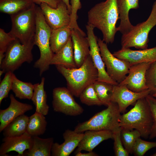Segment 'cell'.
I'll list each match as a JSON object with an SVG mask.
<instances>
[{"label": "cell", "instance_id": "7", "mask_svg": "<svg viewBox=\"0 0 156 156\" xmlns=\"http://www.w3.org/2000/svg\"><path fill=\"white\" fill-rule=\"evenodd\" d=\"M36 6L34 3L26 10L10 15L12 25L10 32L23 44L34 40L36 29Z\"/></svg>", "mask_w": 156, "mask_h": 156}, {"label": "cell", "instance_id": "21", "mask_svg": "<svg viewBox=\"0 0 156 156\" xmlns=\"http://www.w3.org/2000/svg\"><path fill=\"white\" fill-rule=\"evenodd\" d=\"M139 0H117L120 20L117 29L122 34L129 32L133 26L129 20V13L130 10L139 8Z\"/></svg>", "mask_w": 156, "mask_h": 156}, {"label": "cell", "instance_id": "30", "mask_svg": "<svg viewBox=\"0 0 156 156\" xmlns=\"http://www.w3.org/2000/svg\"><path fill=\"white\" fill-rule=\"evenodd\" d=\"M93 84L96 93L102 105L107 107L112 102L111 98L114 85L98 80Z\"/></svg>", "mask_w": 156, "mask_h": 156}, {"label": "cell", "instance_id": "18", "mask_svg": "<svg viewBox=\"0 0 156 156\" xmlns=\"http://www.w3.org/2000/svg\"><path fill=\"white\" fill-rule=\"evenodd\" d=\"M84 133L66 130L63 134L64 142L61 144L53 143L51 151L52 156H68L77 147Z\"/></svg>", "mask_w": 156, "mask_h": 156}, {"label": "cell", "instance_id": "2", "mask_svg": "<svg viewBox=\"0 0 156 156\" xmlns=\"http://www.w3.org/2000/svg\"><path fill=\"white\" fill-rule=\"evenodd\" d=\"M55 66L66 79L67 88L73 96L77 97H79L86 87L98 80V71L90 55L78 68L71 69L60 65Z\"/></svg>", "mask_w": 156, "mask_h": 156}, {"label": "cell", "instance_id": "8", "mask_svg": "<svg viewBox=\"0 0 156 156\" xmlns=\"http://www.w3.org/2000/svg\"><path fill=\"white\" fill-rule=\"evenodd\" d=\"M34 45V40L23 44L16 39L7 48L5 57L0 64L1 69L5 73L13 72L24 63H31L33 59L32 51Z\"/></svg>", "mask_w": 156, "mask_h": 156}, {"label": "cell", "instance_id": "20", "mask_svg": "<svg viewBox=\"0 0 156 156\" xmlns=\"http://www.w3.org/2000/svg\"><path fill=\"white\" fill-rule=\"evenodd\" d=\"M79 142L75 153L85 151H92L93 149L104 140L113 139V133L107 130H87Z\"/></svg>", "mask_w": 156, "mask_h": 156}, {"label": "cell", "instance_id": "44", "mask_svg": "<svg viewBox=\"0 0 156 156\" xmlns=\"http://www.w3.org/2000/svg\"><path fill=\"white\" fill-rule=\"evenodd\" d=\"M152 95L154 97L156 98V92L152 94Z\"/></svg>", "mask_w": 156, "mask_h": 156}, {"label": "cell", "instance_id": "6", "mask_svg": "<svg viewBox=\"0 0 156 156\" xmlns=\"http://www.w3.org/2000/svg\"><path fill=\"white\" fill-rule=\"evenodd\" d=\"M156 25V0L152 6L151 13L145 21L133 26L127 33L122 34L121 43L122 48L134 47L142 49L148 48V34Z\"/></svg>", "mask_w": 156, "mask_h": 156}, {"label": "cell", "instance_id": "11", "mask_svg": "<svg viewBox=\"0 0 156 156\" xmlns=\"http://www.w3.org/2000/svg\"><path fill=\"white\" fill-rule=\"evenodd\" d=\"M86 27L87 37L90 45V55L98 72L97 80L114 85H118V83L109 76L105 69V66L101 55L98 43V38L94 34V27L88 24H87Z\"/></svg>", "mask_w": 156, "mask_h": 156}, {"label": "cell", "instance_id": "10", "mask_svg": "<svg viewBox=\"0 0 156 156\" xmlns=\"http://www.w3.org/2000/svg\"><path fill=\"white\" fill-rule=\"evenodd\" d=\"M73 96L67 88L59 87L54 88L52 101L54 111L72 116L82 114L83 109L76 102Z\"/></svg>", "mask_w": 156, "mask_h": 156}, {"label": "cell", "instance_id": "28", "mask_svg": "<svg viewBox=\"0 0 156 156\" xmlns=\"http://www.w3.org/2000/svg\"><path fill=\"white\" fill-rule=\"evenodd\" d=\"M47 125L45 115L35 112L29 117L26 132L32 136L42 135L46 131Z\"/></svg>", "mask_w": 156, "mask_h": 156}, {"label": "cell", "instance_id": "13", "mask_svg": "<svg viewBox=\"0 0 156 156\" xmlns=\"http://www.w3.org/2000/svg\"><path fill=\"white\" fill-rule=\"evenodd\" d=\"M151 63L144 62L131 66L129 68L127 76L118 85L124 86L136 92L148 89L146 84L145 74Z\"/></svg>", "mask_w": 156, "mask_h": 156}, {"label": "cell", "instance_id": "14", "mask_svg": "<svg viewBox=\"0 0 156 156\" xmlns=\"http://www.w3.org/2000/svg\"><path fill=\"white\" fill-rule=\"evenodd\" d=\"M113 55L132 65L144 62L156 61V47L145 49L133 50L130 48H122L114 52Z\"/></svg>", "mask_w": 156, "mask_h": 156}, {"label": "cell", "instance_id": "23", "mask_svg": "<svg viewBox=\"0 0 156 156\" xmlns=\"http://www.w3.org/2000/svg\"><path fill=\"white\" fill-rule=\"evenodd\" d=\"M31 148L24 154L27 156H50L53 139L51 137L42 138L34 136Z\"/></svg>", "mask_w": 156, "mask_h": 156}, {"label": "cell", "instance_id": "5", "mask_svg": "<svg viewBox=\"0 0 156 156\" xmlns=\"http://www.w3.org/2000/svg\"><path fill=\"white\" fill-rule=\"evenodd\" d=\"M118 104L111 103L107 108L98 112L89 120L79 123L74 131L82 133L87 130H107L113 133L120 128L119 120L121 115Z\"/></svg>", "mask_w": 156, "mask_h": 156}, {"label": "cell", "instance_id": "35", "mask_svg": "<svg viewBox=\"0 0 156 156\" xmlns=\"http://www.w3.org/2000/svg\"><path fill=\"white\" fill-rule=\"evenodd\" d=\"M146 85L151 93L156 92V61L151 63L145 74Z\"/></svg>", "mask_w": 156, "mask_h": 156}, {"label": "cell", "instance_id": "17", "mask_svg": "<svg viewBox=\"0 0 156 156\" xmlns=\"http://www.w3.org/2000/svg\"><path fill=\"white\" fill-rule=\"evenodd\" d=\"M10 98L9 107L0 110V132L13 120L33 109L32 105L19 102L12 94L10 95Z\"/></svg>", "mask_w": 156, "mask_h": 156}, {"label": "cell", "instance_id": "19", "mask_svg": "<svg viewBox=\"0 0 156 156\" xmlns=\"http://www.w3.org/2000/svg\"><path fill=\"white\" fill-rule=\"evenodd\" d=\"M84 32L71 29V38L73 43L75 61L77 68L80 67L90 55V45Z\"/></svg>", "mask_w": 156, "mask_h": 156}, {"label": "cell", "instance_id": "22", "mask_svg": "<svg viewBox=\"0 0 156 156\" xmlns=\"http://www.w3.org/2000/svg\"><path fill=\"white\" fill-rule=\"evenodd\" d=\"M51 65H60L71 69L77 68L74 59L71 38L62 48L54 54Z\"/></svg>", "mask_w": 156, "mask_h": 156}, {"label": "cell", "instance_id": "34", "mask_svg": "<svg viewBox=\"0 0 156 156\" xmlns=\"http://www.w3.org/2000/svg\"><path fill=\"white\" fill-rule=\"evenodd\" d=\"M14 73L10 71L6 73L0 84V104L2 100L7 97L9 93L12 89L13 77Z\"/></svg>", "mask_w": 156, "mask_h": 156}, {"label": "cell", "instance_id": "33", "mask_svg": "<svg viewBox=\"0 0 156 156\" xmlns=\"http://www.w3.org/2000/svg\"><path fill=\"white\" fill-rule=\"evenodd\" d=\"M156 147V142H151L138 138L134 145L133 153L135 156H143L150 149Z\"/></svg>", "mask_w": 156, "mask_h": 156}, {"label": "cell", "instance_id": "42", "mask_svg": "<svg viewBox=\"0 0 156 156\" xmlns=\"http://www.w3.org/2000/svg\"><path fill=\"white\" fill-rule=\"evenodd\" d=\"M66 5L69 11L71 13V6L70 5L69 0H62Z\"/></svg>", "mask_w": 156, "mask_h": 156}, {"label": "cell", "instance_id": "3", "mask_svg": "<svg viewBox=\"0 0 156 156\" xmlns=\"http://www.w3.org/2000/svg\"><path fill=\"white\" fill-rule=\"evenodd\" d=\"M153 124L151 111L145 97L135 102L134 107L127 112L121 115L119 125L122 128L135 129L141 137H149Z\"/></svg>", "mask_w": 156, "mask_h": 156}, {"label": "cell", "instance_id": "4", "mask_svg": "<svg viewBox=\"0 0 156 156\" xmlns=\"http://www.w3.org/2000/svg\"><path fill=\"white\" fill-rule=\"evenodd\" d=\"M36 29L34 37L35 45L38 47L40 57L34 63V67L38 68L40 76L48 70L54 54L50 45L52 29L47 23L40 7L36 5Z\"/></svg>", "mask_w": 156, "mask_h": 156}, {"label": "cell", "instance_id": "36", "mask_svg": "<svg viewBox=\"0 0 156 156\" xmlns=\"http://www.w3.org/2000/svg\"><path fill=\"white\" fill-rule=\"evenodd\" d=\"M121 129L120 128L118 130L113 133L115 155L116 156H128L129 154L125 148L121 139Z\"/></svg>", "mask_w": 156, "mask_h": 156}, {"label": "cell", "instance_id": "26", "mask_svg": "<svg viewBox=\"0 0 156 156\" xmlns=\"http://www.w3.org/2000/svg\"><path fill=\"white\" fill-rule=\"evenodd\" d=\"M34 3L33 0H0V11L14 15L27 10Z\"/></svg>", "mask_w": 156, "mask_h": 156}, {"label": "cell", "instance_id": "12", "mask_svg": "<svg viewBox=\"0 0 156 156\" xmlns=\"http://www.w3.org/2000/svg\"><path fill=\"white\" fill-rule=\"evenodd\" d=\"M40 6L47 23L52 29L69 25L70 13L62 0L60 1L56 8L44 3Z\"/></svg>", "mask_w": 156, "mask_h": 156}, {"label": "cell", "instance_id": "29", "mask_svg": "<svg viewBox=\"0 0 156 156\" xmlns=\"http://www.w3.org/2000/svg\"><path fill=\"white\" fill-rule=\"evenodd\" d=\"M34 90V84L30 82H23L19 80L13 74L12 90L16 97L21 99L31 100Z\"/></svg>", "mask_w": 156, "mask_h": 156}, {"label": "cell", "instance_id": "41", "mask_svg": "<svg viewBox=\"0 0 156 156\" xmlns=\"http://www.w3.org/2000/svg\"><path fill=\"white\" fill-rule=\"evenodd\" d=\"M87 153H82L81 151L75 153L76 156H97L98 155L93 152H88Z\"/></svg>", "mask_w": 156, "mask_h": 156}, {"label": "cell", "instance_id": "43", "mask_svg": "<svg viewBox=\"0 0 156 156\" xmlns=\"http://www.w3.org/2000/svg\"><path fill=\"white\" fill-rule=\"evenodd\" d=\"M4 73H5V72L3 70H0V78H1V76L2 75V74Z\"/></svg>", "mask_w": 156, "mask_h": 156}, {"label": "cell", "instance_id": "9", "mask_svg": "<svg viewBox=\"0 0 156 156\" xmlns=\"http://www.w3.org/2000/svg\"><path fill=\"white\" fill-rule=\"evenodd\" d=\"M101 55L107 69V72L114 81L119 83L128 74L130 66L125 61L115 57L110 51L107 44L98 38Z\"/></svg>", "mask_w": 156, "mask_h": 156}, {"label": "cell", "instance_id": "31", "mask_svg": "<svg viewBox=\"0 0 156 156\" xmlns=\"http://www.w3.org/2000/svg\"><path fill=\"white\" fill-rule=\"evenodd\" d=\"M121 128L120 135L123 145L129 154H132L135 142L138 138L141 137V135L135 129Z\"/></svg>", "mask_w": 156, "mask_h": 156}, {"label": "cell", "instance_id": "27", "mask_svg": "<svg viewBox=\"0 0 156 156\" xmlns=\"http://www.w3.org/2000/svg\"><path fill=\"white\" fill-rule=\"evenodd\" d=\"M29 117L24 114L13 120L3 131L4 137L18 136L26 132Z\"/></svg>", "mask_w": 156, "mask_h": 156}, {"label": "cell", "instance_id": "37", "mask_svg": "<svg viewBox=\"0 0 156 156\" xmlns=\"http://www.w3.org/2000/svg\"><path fill=\"white\" fill-rule=\"evenodd\" d=\"M70 3L71 6V12L69 26L71 29L80 30L81 29L78 26L77 22L78 18L77 12L81 8L80 0H70Z\"/></svg>", "mask_w": 156, "mask_h": 156}, {"label": "cell", "instance_id": "16", "mask_svg": "<svg viewBox=\"0 0 156 156\" xmlns=\"http://www.w3.org/2000/svg\"><path fill=\"white\" fill-rule=\"evenodd\" d=\"M0 147V156H6L12 151L18 153V156H24V152L31 147L33 137L27 132L18 136L4 137Z\"/></svg>", "mask_w": 156, "mask_h": 156}, {"label": "cell", "instance_id": "40", "mask_svg": "<svg viewBox=\"0 0 156 156\" xmlns=\"http://www.w3.org/2000/svg\"><path fill=\"white\" fill-rule=\"evenodd\" d=\"M61 0H33L36 4L40 5L44 3L47 4L51 7L56 8H57L58 3Z\"/></svg>", "mask_w": 156, "mask_h": 156}, {"label": "cell", "instance_id": "25", "mask_svg": "<svg viewBox=\"0 0 156 156\" xmlns=\"http://www.w3.org/2000/svg\"><path fill=\"white\" fill-rule=\"evenodd\" d=\"M71 29L69 25L52 29L50 38L51 49L55 53L62 48L71 38Z\"/></svg>", "mask_w": 156, "mask_h": 156}, {"label": "cell", "instance_id": "15", "mask_svg": "<svg viewBox=\"0 0 156 156\" xmlns=\"http://www.w3.org/2000/svg\"><path fill=\"white\" fill-rule=\"evenodd\" d=\"M149 89L144 91L134 92L123 85H114L111 102L116 103L121 113L124 112L129 105L136 102L139 99L146 97L151 94Z\"/></svg>", "mask_w": 156, "mask_h": 156}, {"label": "cell", "instance_id": "1", "mask_svg": "<svg viewBox=\"0 0 156 156\" xmlns=\"http://www.w3.org/2000/svg\"><path fill=\"white\" fill-rule=\"evenodd\" d=\"M119 15L117 0H106L96 4L89 11L88 24L101 31L104 42L112 43L118 31L116 25Z\"/></svg>", "mask_w": 156, "mask_h": 156}, {"label": "cell", "instance_id": "32", "mask_svg": "<svg viewBox=\"0 0 156 156\" xmlns=\"http://www.w3.org/2000/svg\"><path fill=\"white\" fill-rule=\"evenodd\" d=\"M93 84L88 86L83 90L79 97L80 100L82 103L88 106L101 105L102 104L97 96Z\"/></svg>", "mask_w": 156, "mask_h": 156}, {"label": "cell", "instance_id": "39", "mask_svg": "<svg viewBox=\"0 0 156 156\" xmlns=\"http://www.w3.org/2000/svg\"><path fill=\"white\" fill-rule=\"evenodd\" d=\"M16 39L10 32L7 33L0 29V53H5L11 43Z\"/></svg>", "mask_w": 156, "mask_h": 156}, {"label": "cell", "instance_id": "45", "mask_svg": "<svg viewBox=\"0 0 156 156\" xmlns=\"http://www.w3.org/2000/svg\"><path fill=\"white\" fill-rule=\"evenodd\" d=\"M151 156H156V152L154 154H153L151 155Z\"/></svg>", "mask_w": 156, "mask_h": 156}, {"label": "cell", "instance_id": "38", "mask_svg": "<svg viewBox=\"0 0 156 156\" xmlns=\"http://www.w3.org/2000/svg\"><path fill=\"white\" fill-rule=\"evenodd\" d=\"M145 98L150 109L153 119V125L149 137L150 139H152L156 137V98L150 94Z\"/></svg>", "mask_w": 156, "mask_h": 156}, {"label": "cell", "instance_id": "24", "mask_svg": "<svg viewBox=\"0 0 156 156\" xmlns=\"http://www.w3.org/2000/svg\"><path fill=\"white\" fill-rule=\"evenodd\" d=\"M45 78L42 77L40 83L34 84V90L31 99L35 107L36 112L45 116L48 113L49 106L47 103V94L44 90Z\"/></svg>", "mask_w": 156, "mask_h": 156}]
</instances>
